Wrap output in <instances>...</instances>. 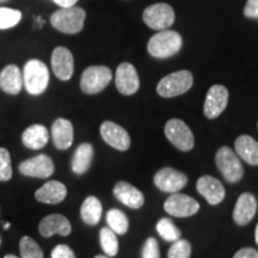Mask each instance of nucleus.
<instances>
[{"instance_id": "nucleus-1", "label": "nucleus", "mask_w": 258, "mask_h": 258, "mask_svg": "<svg viewBox=\"0 0 258 258\" xmlns=\"http://www.w3.org/2000/svg\"><path fill=\"white\" fill-rule=\"evenodd\" d=\"M183 40L178 32L172 30H160L148 41L147 50L157 59H167L178 53Z\"/></svg>"}, {"instance_id": "nucleus-2", "label": "nucleus", "mask_w": 258, "mask_h": 258, "mask_svg": "<svg viewBox=\"0 0 258 258\" xmlns=\"http://www.w3.org/2000/svg\"><path fill=\"white\" fill-rule=\"evenodd\" d=\"M86 12L82 8H61L50 17V23L57 31L67 35L78 34L83 30Z\"/></svg>"}, {"instance_id": "nucleus-3", "label": "nucleus", "mask_w": 258, "mask_h": 258, "mask_svg": "<svg viewBox=\"0 0 258 258\" xmlns=\"http://www.w3.org/2000/svg\"><path fill=\"white\" fill-rule=\"evenodd\" d=\"M49 84V71L46 63L40 60H29L23 71V85L32 96H38L46 91Z\"/></svg>"}, {"instance_id": "nucleus-4", "label": "nucleus", "mask_w": 258, "mask_h": 258, "mask_svg": "<svg viewBox=\"0 0 258 258\" xmlns=\"http://www.w3.org/2000/svg\"><path fill=\"white\" fill-rule=\"evenodd\" d=\"M194 84V77L189 71H178L164 77L158 83L157 92L164 98H172L188 92Z\"/></svg>"}, {"instance_id": "nucleus-5", "label": "nucleus", "mask_w": 258, "mask_h": 258, "mask_svg": "<svg viewBox=\"0 0 258 258\" xmlns=\"http://www.w3.org/2000/svg\"><path fill=\"white\" fill-rule=\"evenodd\" d=\"M112 79L111 70L106 66H90L80 78V89L86 95L102 92Z\"/></svg>"}, {"instance_id": "nucleus-6", "label": "nucleus", "mask_w": 258, "mask_h": 258, "mask_svg": "<svg viewBox=\"0 0 258 258\" xmlns=\"http://www.w3.org/2000/svg\"><path fill=\"white\" fill-rule=\"evenodd\" d=\"M215 163L224 178L230 183H237L243 178L244 167L239 157L232 151V148L222 146L218 150L215 156Z\"/></svg>"}, {"instance_id": "nucleus-7", "label": "nucleus", "mask_w": 258, "mask_h": 258, "mask_svg": "<svg viewBox=\"0 0 258 258\" xmlns=\"http://www.w3.org/2000/svg\"><path fill=\"white\" fill-rule=\"evenodd\" d=\"M166 138L173 146L178 148L180 151H188L192 150L194 145H195V139L191 129L188 127V124L184 123L179 118H172V120L167 121L165 127H164Z\"/></svg>"}, {"instance_id": "nucleus-8", "label": "nucleus", "mask_w": 258, "mask_h": 258, "mask_svg": "<svg viewBox=\"0 0 258 258\" xmlns=\"http://www.w3.org/2000/svg\"><path fill=\"white\" fill-rule=\"evenodd\" d=\"M175 10L169 4H153L145 9L143 19L145 24L154 30H165L169 29L175 22Z\"/></svg>"}, {"instance_id": "nucleus-9", "label": "nucleus", "mask_w": 258, "mask_h": 258, "mask_svg": "<svg viewBox=\"0 0 258 258\" xmlns=\"http://www.w3.org/2000/svg\"><path fill=\"white\" fill-rule=\"evenodd\" d=\"M164 209L175 218H188L200 211V203L184 194L173 192L166 199Z\"/></svg>"}, {"instance_id": "nucleus-10", "label": "nucleus", "mask_w": 258, "mask_h": 258, "mask_svg": "<svg viewBox=\"0 0 258 258\" xmlns=\"http://www.w3.org/2000/svg\"><path fill=\"white\" fill-rule=\"evenodd\" d=\"M156 186L164 192H178L188 183V177L185 173L180 172L172 167H163L153 177Z\"/></svg>"}, {"instance_id": "nucleus-11", "label": "nucleus", "mask_w": 258, "mask_h": 258, "mask_svg": "<svg viewBox=\"0 0 258 258\" xmlns=\"http://www.w3.org/2000/svg\"><path fill=\"white\" fill-rule=\"evenodd\" d=\"M19 172L23 176L35 177V178H48L54 173V163L47 154H38L36 157L29 158L22 161L18 166Z\"/></svg>"}, {"instance_id": "nucleus-12", "label": "nucleus", "mask_w": 258, "mask_h": 258, "mask_svg": "<svg viewBox=\"0 0 258 258\" xmlns=\"http://www.w3.org/2000/svg\"><path fill=\"white\" fill-rule=\"evenodd\" d=\"M228 103V90L222 85H213L208 90L203 105V114L209 120L218 118L225 111Z\"/></svg>"}, {"instance_id": "nucleus-13", "label": "nucleus", "mask_w": 258, "mask_h": 258, "mask_svg": "<svg viewBox=\"0 0 258 258\" xmlns=\"http://www.w3.org/2000/svg\"><path fill=\"white\" fill-rule=\"evenodd\" d=\"M115 84L118 92L124 96H132L140 88L138 71L132 63L122 62L116 70Z\"/></svg>"}, {"instance_id": "nucleus-14", "label": "nucleus", "mask_w": 258, "mask_h": 258, "mask_svg": "<svg viewBox=\"0 0 258 258\" xmlns=\"http://www.w3.org/2000/svg\"><path fill=\"white\" fill-rule=\"evenodd\" d=\"M51 69L57 79L67 82L74 72V59L66 47H56L51 53Z\"/></svg>"}, {"instance_id": "nucleus-15", "label": "nucleus", "mask_w": 258, "mask_h": 258, "mask_svg": "<svg viewBox=\"0 0 258 258\" xmlns=\"http://www.w3.org/2000/svg\"><path fill=\"white\" fill-rule=\"evenodd\" d=\"M101 135L103 140L115 150L127 151L131 147V137L128 132L114 122H103L101 125Z\"/></svg>"}, {"instance_id": "nucleus-16", "label": "nucleus", "mask_w": 258, "mask_h": 258, "mask_svg": "<svg viewBox=\"0 0 258 258\" xmlns=\"http://www.w3.org/2000/svg\"><path fill=\"white\" fill-rule=\"evenodd\" d=\"M196 189L212 206H217L221 203L226 195L225 188L220 180L208 175L200 177L198 183H196Z\"/></svg>"}, {"instance_id": "nucleus-17", "label": "nucleus", "mask_w": 258, "mask_h": 258, "mask_svg": "<svg viewBox=\"0 0 258 258\" xmlns=\"http://www.w3.org/2000/svg\"><path fill=\"white\" fill-rule=\"evenodd\" d=\"M38 232L42 237L49 238L54 234L67 237L72 232V226L69 219L61 214H50L43 218L38 225Z\"/></svg>"}, {"instance_id": "nucleus-18", "label": "nucleus", "mask_w": 258, "mask_h": 258, "mask_svg": "<svg viewBox=\"0 0 258 258\" xmlns=\"http://www.w3.org/2000/svg\"><path fill=\"white\" fill-rule=\"evenodd\" d=\"M257 212V200L252 194L244 192L238 198L233 209V220L237 225L245 226L252 220Z\"/></svg>"}, {"instance_id": "nucleus-19", "label": "nucleus", "mask_w": 258, "mask_h": 258, "mask_svg": "<svg viewBox=\"0 0 258 258\" xmlns=\"http://www.w3.org/2000/svg\"><path fill=\"white\" fill-rule=\"evenodd\" d=\"M114 195L124 206L129 208L139 209L144 206L145 198L140 190L128 182H118L114 186Z\"/></svg>"}, {"instance_id": "nucleus-20", "label": "nucleus", "mask_w": 258, "mask_h": 258, "mask_svg": "<svg viewBox=\"0 0 258 258\" xmlns=\"http://www.w3.org/2000/svg\"><path fill=\"white\" fill-rule=\"evenodd\" d=\"M67 196V188L59 180H49L44 183L35 192V198L38 202L47 205H57L62 202Z\"/></svg>"}, {"instance_id": "nucleus-21", "label": "nucleus", "mask_w": 258, "mask_h": 258, "mask_svg": "<svg viewBox=\"0 0 258 258\" xmlns=\"http://www.w3.org/2000/svg\"><path fill=\"white\" fill-rule=\"evenodd\" d=\"M51 138L53 143L59 150H67L72 146L74 131L72 122L66 118H56L51 125Z\"/></svg>"}, {"instance_id": "nucleus-22", "label": "nucleus", "mask_w": 258, "mask_h": 258, "mask_svg": "<svg viewBox=\"0 0 258 258\" xmlns=\"http://www.w3.org/2000/svg\"><path fill=\"white\" fill-rule=\"evenodd\" d=\"M23 88V76L16 64H8L0 72V89L8 95H18Z\"/></svg>"}, {"instance_id": "nucleus-23", "label": "nucleus", "mask_w": 258, "mask_h": 258, "mask_svg": "<svg viewBox=\"0 0 258 258\" xmlns=\"http://www.w3.org/2000/svg\"><path fill=\"white\" fill-rule=\"evenodd\" d=\"M235 153L250 165H258V143L250 135H240L234 143Z\"/></svg>"}, {"instance_id": "nucleus-24", "label": "nucleus", "mask_w": 258, "mask_h": 258, "mask_svg": "<svg viewBox=\"0 0 258 258\" xmlns=\"http://www.w3.org/2000/svg\"><path fill=\"white\" fill-rule=\"evenodd\" d=\"M49 133L43 124H32L22 134V143L30 150H41L48 144Z\"/></svg>"}, {"instance_id": "nucleus-25", "label": "nucleus", "mask_w": 258, "mask_h": 258, "mask_svg": "<svg viewBox=\"0 0 258 258\" xmlns=\"http://www.w3.org/2000/svg\"><path fill=\"white\" fill-rule=\"evenodd\" d=\"M95 151L91 144H82L74 152L72 159V170L77 175H84L91 166Z\"/></svg>"}, {"instance_id": "nucleus-26", "label": "nucleus", "mask_w": 258, "mask_h": 258, "mask_svg": "<svg viewBox=\"0 0 258 258\" xmlns=\"http://www.w3.org/2000/svg\"><path fill=\"white\" fill-rule=\"evenodd\" d=\"M102 203L96 196H89L83 202L80 208V217L86 225L95 226L99 222L102 218Z\"/></svg>"}, {"instance_id": "nucleus-27", "label": "nucleus", "mask_w": 258, "mask_h": 258, "mask_svg": "<svg viewBox=\"0 0 258 258\" xmlns=\"http://www.w3.org/2000/svg\"><path fill=\"white\" fill-rule=\"evenodd\" d=\"M106 222H108V227L114 231L116 234L127 233L129 228L127 215L120 209L114 208L106 213Z\"/></svg>"}, {"instance_id": "nucleus-28", "label": "nucleus", "mask_w": 258, "mask_h": 258, "mask_svg": "<svg viewBox=\"0 0 258 258\" xmlns=\"http://www.w3.org/2000/svg\"><path fill=\"white\" fill-rule=\"evenodd\" d=\"M99 241L103 251L108 257H114L118 253V240L116 233L109 227H103L99 232Z\"/></svg>"}, {"instance_id": "nucleus-29", "label": "nucleus", "mask_w": 258, "mask_h": 258, "mask_svg": "<svg viewBox=\"0 0 258 258\" xmlns=\"http://www.w3.org/2000/svg\"><path fill=\"white\" fill-rule=\"evenodd\" d=\"M157 231L164 240L172 241V243L180 239V235H182L179 228L169 218H163L158 221Z\"/></svg>"}, {"instance_id": "nucleus-30", "label": "nucleus", "mask_w": 258, "mask_h": 258, "mask_svg": "<svg viewBox=\"0 0 258 258\" xmlns=\"http://www.w3.org/2000/svg\"><path fill=\"white\" fill-rule=\"evenodd\" d=\"M22 258H43V251L36 241L29 235H24L19 241Z\"/></svg>"}, {"instance_id": "nucleus-31", "label": "nucleus", "mask_w": 258, "mask_h": 258, "mask_svg": "<svg viewBox=\"0 0 258 258\" xmlns=\"http://www.w3.org/2000/svg\"><path fill=\"white\" fill-rule=\"evenodd\" d=\"M22 19V12L19 10L10 8H0V30L14 28Z\"/></svg>"}, {"instance_id": "nucleus-32", "label": "nucleus", "mask_w": 258, "mask_h": 258, "mask_svg": "<svg viewBox=\"0 0 258 258\" xmlns=\"http://www.w3.org/2000/svg\"><path fill=\"white\" fill-rule=\"evenodd\" d=\"M191 256V244L185 239H178L171 245L167 258H190Z\"/></svg>"}, {"instance_id": "nucleus-33", "label": "nucleus", "mask_w": 258, "mask_h": 258, "mask_svg": "<svg viewBox=\"0 0 258 258\" xmlns=\"http://www.w3.org/2000/svg\"><path fill=\"white\" fill-rule=\"evenodd\" d=\"M12 178L11 157L6 148L0 147V182H8Z\"/></svg>"}, {"instance_id": "nucleus-34", "label": "nucleus", "mask_w": 258, "mask_h": 258, "mask_svg": "<svg viewBox=\"0 0 258 258\" xmlns=\"http://www.w3.org/2000/svg\"><path fill=\"white\" fill-rule=\"evenodd\" d=\"M143 258H160L159 245L156 238L150 237L143 247Z\"/></svg>"}, {"instance_id": "nucleus-35", "label": "nucleus", "mask_w": 258, "mask_h": 258, "mask_svg": "<svg viewBox=\"0 0 258 258\" xmlns=\"http://www.w3.org/2000/svg\"><path fill=\"white\" fill-rule=\"evenodd\" d=\"M51 258H76L73 250L67 245H57L51 251Z\"/></svg>"}, {"instance_id": "nucleus-36", "label": "nucleus", "mask_w": 258, "mask_h": 258, "mask_svg": "<svg viewBox=\"0 0 258 258\" xmlns=\"http://www.w3.org/2000/svg\"><path fill=\"white\" fill-rule=\"evenodd\" d=\"M244 15L247 18L258 19V0H247L244 9Z\"/></svg>"}, {"instance_id": "nucleus-37", "label": "nucleus", "mask_w": 258, "mask_h": 258, "mask_svg": "<svg viewBox=\"0 0 258 258\" xmlns=\"http://www.w3.org/2000/svg\"><path fill=\"white\" fill-rule=\"evenodd\" d=\"M233 258H258V251L252 247H244L237 251Z\"/></svg>"}, {"instance_id": "nucleus-38", "label": "nucleus", "mask_w": 258, "mask_h": 258, "mask_svg": "<svg viewBox=\"0 0 258 258\" xmlns=\"http://www.w3.org/2000/svg\"><path fill=\"white\" fill-rule=\"evenodd\" d=\"M56 5H59L60 8H71V6L76 5V3L78 0H53Z\"/></svg>"}, {"instance_id": "nucleus-39", "label": "nucleus", "mask_w": 258, "mask_h": 258, "mask_svg": "<svg viewBox=\"0 0 258 258\" xmlns=\"http://www.w3.org/2000/svg\"><path fill=\"white\" fill-rule=\"evenodd\" d=\"M254 239H256V244L258 245V224L256 226V231H254Z\"/></svg>"}, {"instance_id": "nucleus-40", "label": "nucleus", "mask_w": 258, "mask_h": 258, "mask_svg": "<svg viewBox=\"0 0 258 258\" xmlns=\"http://www.w3.org/2000/svg\"><path fill=\"white\" fill-rule=\"evenodd\" d=\"M95 258H109L106 254H97V256Z\"/></svg>"}, {"instance_id": "nucleus-41", "label": "nucleus", "mask_w": 258, "mask_h": 258, "mask_svg": "<svg viewBox=\"0 0 258 258\" xmlns=\"http://www.w3.org/2000/svg\"><path fill=\"white\" fill-rule=\"evenodd\" d=\"M4 258H19L17 256H15V254H6Z\"/></svg>"}, {"instance_id": "nucleus-42", "label": "nucleus", "mask_w": 258, "mask_h": 258, "mask_svg": "<svg viewBox=\"0 0 258 258\" xmlns=\"http://www.w3.org/2000/svg\"><path fill=\"white\" fill-rule=\"evenodd\" d=\"M10 226H11V225H10L9 222H8V224H4V228H5V230H9V228H10Z\"/></svg>"}, {"instance_id": "nucleus-43", "label": "nucleus", "mask_w": 258, "mask_h": 258, "mask_svg": "<svg viewBox=\"0 0 258 258\" xmlns=\"http://www.w3.org/2000/svg\"><path fill=\"white\" fill-rule=\"evenodd\" d=\"M6 2H9V0H0V3H6Z\"/></svg>"}, {"instance_id": "nucleus-44", "label": "nucleus", "mask_w": 258, "mask_h": 258, "mask_svg": "<svg viewBox=\"0 0 258 258\" xmlns=\"http://www.w3.org/2000/svg\"><path fill=\"white\" fill-rule=\"evenodd\" d=\"M0 243H2V239H0Z\"/></svg>"}]
</instances>
